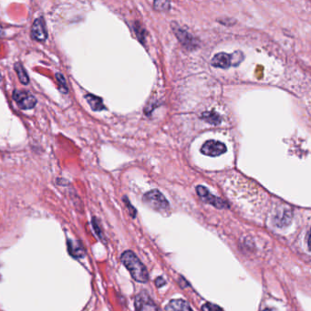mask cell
Instances as JSON below:
<instances>
[{
    "label": "cell",
    "mask_w": 311,
    "mask_h": 311,
    "mask_svg": "<svg viewBox=\"0 0 311 311\" xmlns=\"http://www.w3.org/2000/svg\"><path fill=\"white\" fill-rule=\"evenodd\" d=\"M121 261L124 267L128 269L132 277L137 282L146 283L149 280V274L145 266L140 262L133 251H125L122 256Z\"/></svg>",
    "instance_id": "cell-1"
},
{
    "label": "cell",
    "mask_w": 311,
    "mask_h": 311,
    "mask_svg": "<svg viewBox=\"0 0 311 311\" xmlns=\"http://www.w3.org/2000/svg\"><path fill=\"white\" fill-rule=\"evenodd\" d=\"M142 201L149 207L158 212H165L170 207L169 203L158 190H152L150 192H147L142 197Z\"/></svg>",
    "instance_id": "cell-2"
},
{
    "label": "cell",
    "mask_w": 311,
    "mask_h": 311,
    "mask_svg": "<svg viewBox=\"0 0 311 311\" xmlns=\"http://www.w3.org/2000/svg\"><path fill=\"white\" fill-rule=\"evenodd\" d=\"M13 99L22 110H31L37 105V99L30 92L25 91L15 90L13 92Z\"/></svg>",
    "instance_id": "cell-3"
},
{
    "label": "cell",
    "mask_w": 311,
    "mask_h": 311,
    "mask_svg": "<svg viewBox=\"0 0 311 311\" xmlns=\"http://www.w3.org/2000/svg\"><path fill=\"white\" fill-rule=\"evenodd\" d=\"M196 192L198 195L200 196L203 201L205 203H207L209 205L213 206L217 209H224V208H228L229 206L226 201H224L223 199H221L217 196H214L212 195L209 191H208L205 186L203 185H198L196 187Z\"/></svg>",
    "instance_id": "cell-4"
},
{
    "label": "cell",
    "mask_w": 311,
    "mask_h": 311,
    "mask_svg": "<svg viewBox=\"0 0 311 311\" xmlns=\"http://www.w3.org/2000/svg\"><path fill=\"white\" fill-rule=\"evenodd\" d=\"M226 152V146L218 140H210L206 141L201 148V153L205 155L216 157Z\"/></svg>",
    "instance_id": "cell-5"
},
{
    "label": "cell",
    "mask_w": 311,
    "mask_h": 311,
    "mask_svg": "<svg viewBox=\"0 0 311 311\" xmlns=\"http://www.w3.org/2000/svg\"><path fill=\"white\" fill-rule=\"evenodd\" d=\"M172 28L174 31L178 40L182 43L185 48L189 49L196 48L197 43L195 41V38H194L192 35H190L187 31H183V29H181L175 22L172 23Z\"/></svg>",
    "instance_id": "cell-6"
},
{
    "label": "cell",
    "mask_w": 311,
    "mask_h": 311,
    "mask_svg": "<svg viewBox=\"0 0 311 311\" xmlns=\"http://www.w3.org/2000/svg\"><path fill=\"white\" fill-rule=\"evenodd\" d=\"M136 311H158L156 305L145 291L140 292L135 299Z\"/></svg>",
    "instance_id": "cell-7"
},
{
    "label": "cell",
    "mask_w": 311,
    "mask_h": 311,
    "mask_svg": "<svg viewBox=\"0 0 311 311\" xmlns=\"http://www.w3.org/2000/svg\"><path fill=\"white\" fill-rule=\"evenodd\" d=\"M31 37L37 41H45L47 39L48 32L42 18L35 19L31 28Z\"/></svg>",
    "instance_id": "cell-8"
},
{
    "label": "cell",
    "mask_w": 311,
    "mask_h": 311,
    "mask_svg": "<svg viewBox=\"0 0 311 311\" xmlns=\"http://www.w3.org/2000/svg\"><path fill=\"white\" fill-rule=\"evenodd\" d=\"M211 64L215 68L220 69H227V68L232 66V61H231V55L227 53H218L214 56L212 59Z\"/></svg>",
    "instance_id": "cell-9"
},
{
    "label": "cell",
    "mask_w": 311,
    "mask_h": 311,
    "mask_svg": "<svg viewBox=\"0 0 311 311\" xmlns=\"http://www.w3.org/2000/svg\"><path fill=\"white\" fill-rule=\"evenodd\" d=\"M165 311H193L189 303L183 299H173L165 307Z\"/></svg>",
    "instance_id": "cell-10"
},
{
    "label": "cell",
    "mask_w": 311,
    "mask_h": 311,
    "mask_svg": "<svg viewBox=\"0 0 311 311\" xmlns=\"http://www.w3.org/2000/svg\"><path fill=\"white\" fill-rule=\"evenodd\" d=\"M85 99L87 100L88 104H90L92 110L99 111V110H103L105 109L103 100L101 98L94 96L92 94H87Z\"/></svg>",
    "instance_id": "cell-11"
},
{
    "label": "cell",
    "mask_w": 311,
    "mask_h": 311,
    "mask_svg": "<svg viewBox=\"0 0 311 311\" xmlns=\"http://www.w3.org/2000/svg\"><path fill=\"white\" fill-rule=\"evenodd\" d=\"M201 119L205 120L207 122H209L210 124H213V125H218L221 121H222L219 114L216 113L215 111L204 112L202 114Z\"/></svg>",
    "instance_id": "cell-12"
},
{
    "label": "cell",
    "mask_w": 311,
    "mask_h": 311,
    "mask_svg": "<svg viewBox=\"0 0 311 311\" xmlns=\"http://www.w3.org/2000/svg\"><path fill=\"white\" fill-rule=\"evenodd\" d=\"M282 215L281 217H276V225L277 226H279V227H283V226H287L289 223H290V221H291V218H292V214H291V212L289 211V210H283L282 211Z\"/></svg>",
    "instance_id": "cell-13"
},
{
    "label": "cell",
    "mask_w": 311,
    "mask_h": 311,
    "mask_svg": "<svg viewBox=\"0 0 311 311\" xmlns=\"http://www.w3.org/2000/svg\"><path fill=\"white\" fill-rule=\"evenodd\" d=\"M14 68H15L16 72L18 73V77H19L20 82H21L22 84H24V85L29 84V82H30V78H29L28 74L26 72V70H25V69L23 68V66H22L20 63H16V64H15V67Z\"/></svg>",
    "instance_id": "cell-14"
},
{
    "label": "cell",
    "mask_w": 311,
    "mask_h": 311,
    "mask_svg": "<svg viewBox=\"0 0 311 311\" xmlns=\"http://www.w3.org/2000/svg\"><path fill=\"white\" fill-rule=\"evenodd\" d=\"M69 253L75 257H81L84 255V250L82 249V245L76 242L69 241Z\"/></svg>",
    "instance_id": "cell-15"
},
{
    "label": "cell",
    "mask_w": 311,
    "mask_h": 311,
    "mask_svg": "<svg viewBox=\"0 0 311 311\" xmlns=\"http://www.w3.org/2000/svg\"><path fill=\"white\" fill-rule=\"evenodd\" d=\"M56 79H57V81H58V83L60 85L59 86L60 91L62 93H64V94L68 93V86L64 76L61 73H57L56 74Z\"/></svg>",
    "instance_id": "cell-16"
},
{
    "label": "cell",
    "mask_w": 311,
    "mask_h": 311,
    "mask_svg": "<svg viewBox=\"0 0 311 311\" xmlns=\"http://www.w3.org/2000/svg\"><path fill=\"white\" fill-rule=\"evenodd\" d=\"M232 66H238L242 61H244V54L241 51H235L231 54Z\"/></svg>",
    "instance_id": "cell-17"
},
{
    "label": "cell",
    "mask_w": 311,
    "mask_h": 311,
    "mask_svg": "<svg viewBox=\"0 0 311 311\" xmlns=\"http://www.w3.org/2000/svg\"><path fill=\"white\" fill-rule=\"evenodd\" d=\"M154 8L159 11H164L167 10L170 7V2H165V1H155L154 2Z\"/></svg>",
    "instance_id": "cell-18"
},
{
    "label": "cell",
    "mask_w": 311,
    "mask_h": 311,
    "mask_svg": "<svg viewBox=\"0 0 311 311\" xmlns=\"http://www.w3.org/2000/svg\"><path fill=\"white\" fill-rule=\"evenodd\" d=\"M202 311H224L219 306L214 305L213 303H207L202 306Z\"/></svg>",
    "instance_id": "cell-19"
},
{
    "label": "cell",
    "mask_w": 311,
    "mask_h": 311,
    "mask_svg": "<svg viewBox=\"0 0 311 311\" xmlns=\"http://www.w3.org/2000/svg\"><path fill=\"white\" fill-rule=\"evenodd\" d=\"M124 202L126 203V206H127V207H128V209H130V214H131V215H132L133 217H135V214H136V210H135V208L131 206L130 202H128V200H127L126 198H124Z\"/></svg>",
    "instance_id": "cell-20"
},
{
    "label": "cell",
    "mask_w": 311,
    "mask_h": 311,
    "mask_svg": "<svg viewBox=\"0 0 311 311\" xmlns=\"http://www.w3.org/2000/svg\"><path fill=\"white\" fill-rule=\"evenodd\" d=\"M165 279L163 278V277H157L156 279H155V285H156V287H162L164 285H165Z\"/></svg>",
    "instance_id": "cell-21"
},
{
    "label": "cell",
    "mask_w": 311,
    "mask_h": 311,
    "mask_svg": "<svg viewBox=\"0 0 311 311\" xmlns=\"http://www.w3.org/2000/svg\"><path fill=\"white\" fill-rule=\"evenodd\" d=\"M262 311H276V310L275 309H266V310H264Z\"/></svg>",
    "instance_id": "cell-22"
},
{
    "label": "cell",
    "mask_w": 311,
    "mask_h": 311,
    "mask_svg": "<svg viewBox=\"0 0 311 311\" xmlns=\"http://www.w3.org/2000/svg\"><path fill=\"white\" fill-rule=\"evenodd\" d=\"M1 36H2V29L0 28V37H1Z\"/></svg>",
    "instance_id": "cell-23"
},
{
    "label": "cell",
    "mask_w": 311,
    "mask_h": 311,
    "mask_svg": "<svg viewBox=\"0 0 311 311\" xmlns=\"http://www.w3.org/2000/svg\"><path fill=\"white\" fill-rule=\"evenodd\" d=\"M2 80V76H1V73H0V81Z\"/></svg>",
    "instance_id": "cell-24"
}]
</instances>
